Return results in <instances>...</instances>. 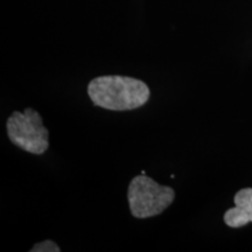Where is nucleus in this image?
<instances>
[{
    "instance_id": "obj_1",
    "label": "nucleus",
    "mask_w": 252,
    "mask_h": 252,
    "mask_svg": "<svg viewBox=\"0 0 252 252\" xmlns=\"http://www.w3.org/2000/svg\"><path fill=\"white\" fill-rule=\"evenodd\" d=\"M94 105L111 111H128L145 105L150 89L145 82L127 76H99L88 86Z\"/></svg>"
},
{
    "instance_id": "obj_2",
    "label": "nucleus",
    "mask_w": 252,
    "mask_h": 252,
    "mask_svg": "<svg viewBox=\"0 0 252 252\" xmlns=\"http://www.w3.org/2000/svg\"><path fill=\"white\" fill-rule=\"evenodd\" d=\"M174 196V189L168 186H160L146 174L135 176L128 186V204L135 219H149L159 215L171 206Z\"/></svg>"
},
{
    "instance_id": "obj_3",
    "label": "nucleus",
    "mask_w": 252,
    "mask_h": 252,
    "mask_svg": "<svg viewBox=\"0 0 252 252\" xmlns=\"http://www.w3.org/2000/svg\"><path fill=\"white\" fill-rule=\"evenodd\" d=\"M6 130L9 140L26 152L42 154L48 150L49 132L43 126L41 115L34 109L12 113L6 123Z\"/></svg>"
},
{
    "instance_id": "obj_4",
    "label": "nucleus",
    "mask_w": 252,
    "mask_h": 252,
    "mask_svg": "<svg viewBox=\"0 0 252 252\" xmlns=\"http://www.w3.org/2000/svg\"><path fill=\"white\" fill-rule=\"evenodd\" d=\"M224 222L230 228H241L252 222V188H244L235 195V207L226 210Z\"/></svg>"
},
{
    "instance_id": "obj_5",
    "label": "nucleus",
    "mask_w": 252,
    "mask_h": 252,
    "mask_svg": "<svg viewBox=\"0 0 252 252\" xmlns=\"http://www.w3.org/2000/svg\"><path fill=\"white\" fill-rule=\"evenodd\" d=\"M31 251L32 252H60L61 251V249H60L59 245L54 243L53 241L47 239V241H43L41 242V243H37L34 245V247L31 249Z\"/></svg>"
}]
</instances>
